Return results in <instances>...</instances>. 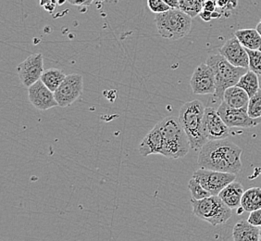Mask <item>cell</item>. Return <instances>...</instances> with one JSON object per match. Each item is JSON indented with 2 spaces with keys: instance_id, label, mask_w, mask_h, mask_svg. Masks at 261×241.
Instances as JSON below:
<instances>
[{
  "instance_id": "1",
  "label": "cell",
  "mask_w": 261,
  "mask_h": 241,
  "mask_svg": "<svg viewBox=\"0 0 261 241\" xmlns=\"http://www.w3.org/2000/svg\"><path fill=\"white\" fill-rule=\"evenodd\" d=\"M243 150L229 139L207 141L199 151L197 164L200 168L238 174L242 170Z\"/></svg>"
},
{
  "instance_id": "2",
  "label": "cell",
  "mask_w": 261,
  "mask_h": 241,
  "mask_svg": "<svg viewBox=\"0 0 261 241\" xmlns=\"http://www.w3.org/2000/svg\"><path fill=\"white\" fill-rule=\"evenodd\" d=\"M158 126L163 137V151L161 155L169 159L186 157L191 146L179 118L168 116L161 120Z\"/></svg>"
},
{
  "instance_id": "3",
  "label": "cell",
  "mask_w": 261,
  "mask_h": 241,
  "mask_svg": "<svg viewBox=\"0 0 261 241\" xmlns=\"http://www.w3.org/2000/svg\"><path fill=\"white\" fill-rule=\"evenodd\" d=\"M205 110L204 104L196 100L186 102L179 111L178 118L194 151H200L207 142L203 129Z\"/></svg>"
},
{
  "instance_id": "4",
  "label": "cell",
  "mask_w": 261,
  "mask_h": 241,
  "mask_svg": "<svg viewBox=\"0 0 261 241\" xmlns=\"http://www.w3.org/2000/svg\"><path fill=\"white\" fill-rule=\"evenodd\" d=\"M206 63L211 66L215 74L216 91L213 95V101H223L226 89L236 86L242 76L248 70L246 68L232 65L220 53L210 56Z\"/></svg>"
},
{
  "instance_id": "5",
  "label": "cell",
  "mask_w": 261,
  "mask_h": 241,
  "mask_svg": "<svg viewBox=\"0 0 261 241\" xmlns=\"http://www.w3.org/2000/svg\"><path fill=\"white\" fill-rule=\"evenodd\" d=\"M192 19L180 9H171L163 13L156 14L155 21L158 32L163 38L178 40L189 34Z\"/></svg>"
},
{
  "instance_id": "6",
  "label": "cell",
  "mask_w": 261,
  "mask_h": 241,
  "mask_svg": "<svg viewBox=\"0 0 261 241\" xmlns=\"http://www.w3.org/2000/svg\"><path fill=\"white\" fill-rule=\"evenodd\" d=\"M193 213L203 221L217 226L225 224L231 217V209L219 196H210L199 201L191 199Z\"/></svg>"
},
{
  "instance_id": "7",
  "label": "cell",
  "mask_w": 261,
  "mask_h": 241,
  "mask_svg": "<svg viewBox=\"0 0 261 241\" xmlns=\"http://www.w3.org/2000/svg\"><path fill=\"white\" fill-rule=\"evenodd\" d=\"M193 177L196 178L211 195L219 196L220 192L224 187L236 180V175L200 168L194 173Z\"/></svg>"
},
{
  "instance_id": "8",
  "label": "cell",
  "mask_w": 261,
  "mask_h": 241,
  "mask_svg": "<svg viewBox=\"0 0 261 241\" xmlns=\"http://www.w3.org/2000/svg\"><path fill=\"white\" fill-rule=\"evenodd\" d=\"M83 88V76L78 74L69 75L66 76L60 87L54 92L56 101L60 107L71 105L82 95Z\"/></svg>"
},
{
  "instance_id": "9",
  "label": "cell",
  "mask_w": 261,
  "mask_h": 241,
  "mask_svg": "<svg viewBox=\"0 0 261 241\" xmlns=\"http://www.w3.org/2000/svg\"><path fill=\"white\" fill-rule=\"evenodd\" d=\"M218 113L221 119L224 120L227 126L231 127H240V128H251L259 125L261 119H253L248 112L247 108L236 109L231 108L225 101H222L218 108Z\"/></svg>"
},
{
  "instance_id": "10",
  "label": "cell",
  "mask_w": 261,
  "mask_h": 241,
  "mask_svg": "<svg viewBox=\"0 0 261 241\" xmlns=\"http://www.w3.org/2000/svg\"><path fill=\"white\" fill-rule=\"evenodd\" d=\"M193 93L196 95H214L216 91L215 74L211 66L202 63L193 73L190 80Z\"/></svg>"
},
{
  "instance_id": "11",
  "label": "cell",
  "mask_w": 261,
  "mask_h": 241,
  "mask_svg": "<svg viewBox=\"0 0 261 241\" xmlns=\"http://www.w3.org/2000/svg\"><path fill=\"white\" fill-rule=\"evenodd\" d=\"M203 129L207 141L225 139L230 136V127L221 119L218 111L211 107L205 110Z\"/></svg>"
},
{
  "instance_id": "12",
  "label": "cell",
  "mask_w": 261,
  "mask_h": 241,
  "mask_svg": "<svg viewBox=\"0 0 261 241\" xmlns=\"http://www.w3.org/2000/svg\"><path fill=\"white\" fill-rule=\"evenodd\" d=\"M44 70V59L41 53L29 56L17 67L20 82L27 87L41 80Z\"/></svg>"
},
{
  "instance_id": "13",
  "label": "cell",
  "mask_w": 261,
  "mask_h": 241,
  "mask_svg": "<svg viewBox=\"0 0 261 241\" xmlns=\"http://www.w3.org/2000/svg\"><path fill=\"white\" fill-rule=\"evenodd\" d=\"M29 101L35 109L39 111H47L59 106L56 101L54 92L45 86L42 81H37L35 84L28 87Z\"/></svg>"
},
{
  "instance_id": "14",
  "label": "cell",
  "mask_w": 261,
  "mask_h": 241,
  "mask_svg": "<svg viewBox=\"0 0 261 241\" xmlns=\"http://www.w3.org/2000/svg\"><path fill=\"white\" fill-rule=\"evenodd\" d=\"M219 51L220 54L223 56L232 65L248 69L249 56L246 47L242 45L236 36L227 41Z\"/></svg>"
},
{
  "instance_id": "15",
  "label": "cell",
  "mask_w": 261,
  "mask_h": 241,
  "mask_svg": "<svg viewBox=\"0 0 261 241\" xmlns=\"http://www.w3.org/2000/svg\"><path fill=\"white\" fill-rule=\"evenodd\" d=\"M163 151V137L160 127L156 124L154 128L148 132L139 145V152L143 157L151 154H161Z\"/></svg>"
},
{
  "instance_id": "16",
  "label": "cell",
  "mask_w": 261,
  "mask_h": 241,
  "mask_svg": "<svg viewBox=\"0 0 261 241\" xmlns=\"http://www.w3.org/2000/svg\"><path fill=\"white\" fill-rule=\"evenodd\" d=\"M244 193L245 190L241 183L233 181L220 192L219 197L225 202L227 206L230 207L232 210L241 207L242 198Z\"/></svg>"
},
{
  "instance_id": "17",
  "label": "cell",
  "mask_w": 261,
  "mask_h": 241,
  "mask_svg": "<svg viewBox=\"0 0 261 241\" xmlns=\"http://www.w3.org/2000/svg\"><path fill=\"white\" fill-rule=\"evenodd\" d=\"M260 229L247 220H239L232 230L233 241H259Z\"/></svg>"
},
{
  "instance_id": "18",
  "label": "cell",
  "mask_w": 261,
  "mask_h": 241,
  "mask_svg": "<svg viewBox=\"0 0 261 241\" xmlns=\"http://www.w3.org/2000/svg\"><path fill=\"white\" fill-rule=\"evenodd\" d=\"M249 100L250 98L247 95L246 91L242 89L239 86H234L226 89L222 101H225L231 108L243 109L247 108Z\"/></svg>"
},
{
  "instance_id": "19",
  "label": "cell",
  "mask_w": 261,
  "mask_h": 241,
  "mask_svg": "<svg viewBox=\"0 0 261 241\" xmlns=\"http://www.w3.org/2000/svg\"><path fill=\"white\" fill-rule=\"evenodd\" d=\"M234 36L250 51H261V36L256 29H240L236 31Z\"/></svg>"
},
{
  "instance_id": "20",
  "label": "cell",
  "mask_w": 261,
  "mask_h": 241,
  "mask_svg": "<svg viewBox=\"0 0 261 241\" xmlns=\"http://www.w3.org/2000/svg\"><path fill=\"white\" fill-rule=\"evenodd\" d=\"M241 207L244 211L248 212L261 209L260 187H251L245 191L242 198Z\"/></svg>"
},
{
  "instance_id": "21",
  "label": "cell",
  "mask_w": 261,
  "mask_h": 241,
  "mask_svg": "<svg viewBox=\"0 0 261 241\" xmlns=\"http://www.w3.org/2000/svg\"><path fill=\"white\" fill-rule=\"evenodd\" d=\"M236 86L241 87L242 89L246 91L249 98L254 97L257 93V91L260 89L258 76L250 70H247L246 74L242 76Z\"/></svg>"
},
{
  "instance_id": "22",
  "label": "cell",
  "mask_w": 261,
  "mask_h": 241,
  "mask_svg": "<svg viewBox=\"0 0 261 241\" xmlns=\"http://www.w3.org/2000/svg\"><path fill=\"white\" fill-rule=\"evenodd\" d=\"M66 76H65L61 70L51 68V69L44 70L43 75L41 76V81L52 92H55L60 87L61 83L64 81Z\"/></svg>"
},
{
  "instance_id": "23",
  "label": "cell",
  "mask_w": 261,
  "mask_h": 241,
  "mask_svg": "<svg viewBox=\"0 0 261 241\" xmlns=\"http://www.w3.org/2000/svg\"><path fill=\"white\" fill-rule=\"evenodd\" d=\"M206 0H179V9L191 18L200 14Z\"/></svg>"
},
{
  "instance_id": "24",
  "label": "cell",
  "mask_w": 261,
  "mask_h": 241,
  "mask_svg": "<svg viewBox=\"0 0 261 241\" xmlns=\"http://www.w3.org/2000/svg\"><path fill=\"white\" fill-rule=\"evenodd\" d=\"M188 188L191 193V199L199 201L207 197L212 196L208 191L206 190L200 183L196 180V178L192 177L191 180L188 183Z\"/></svg>"
},
{
  "instance_id": "25",
  "label": "cell",
  "mask_w": 261,
  "mask_h": 241,
  "mask_svg": "<svg viewBox=\"0 0 261 241\" xmlns=\"http://www.w3.org/2000/svg\"><path fill=\"white\" fill-rule=\"evenodd\" d=\"M247 112L253 119L261 118V89L257 91L256 95L250 98L247 106Z\"/></svg>"
},
{
  "instance_id": "26",
  "label": "cell",
  "mask_w": 261,
  "mask_h": 241,
  "mask_svg": "<svg viewBox=\"0 0 261 241\" xmlns=\"http://www.w3.org/2000/svg\"><path fill=\"white\" fill-rule=\"evenodd\" d=\"M249 56V67L248 69L254 71L256 75L261 76V51L246 50Z\"/></svg>"
},
{
  "instance_id": "27",
  "label": "cell",
  "mask_w": 261,
  "mask_h": 241,
  "mask_svg": "<svg viewBox=\"0 0 261 241\" xmlns=\"http://www.w3.org/2000/svg\"><path fill=\"white\" fill-rule=\"evenodd\" d=\"M147 6L149 10L155 14L163 13L171 9V7L167 5L163 0H147Z\"/></svg>"
},
{
  "instance_id": "28",
  "label": "cell",
  "mask_w": 261,
  "mask_h": 241,
  "mask_svg": "<svg viewBox=\"0 0 261 241\" xmlns=\"http://www.w3.org/2000/svg\"><path fill=\"white\" fill-rule=\"evenodd\" d=\"M217 9L221 10L222 12L233 10L237 7L238 0H215Z\"/></svg>"
},
{
  "instance_id": "29",
  "label": "cell",
  "mask_w": 261,
  "mask_h": 241,
  "mask_svg": "<svg viewBox=\"0 0 261 241\" xmlns=\"http://www.w3.org/2000/svg\"><path fill=\"white\" fill-rule=\"evenodd\" d=\"M248 223H250L253 226L260 227L261 226V209L253 211L250 212L247 219Z\"/></svg>"
},
{
  "instance_id": "30",
  "label": "cell",
  "mask_w": 261,
  "mask_h": 241,
  "mask_svg": "<svg viewBox=\"0 0 261 241\" xmlns=\"http://www.w3.org/2000/svg\"><path fill=\"white\" fill-rule=\"evenodd\" d=\"M203 10L214 12L217 10V5L215 0H206L203 6Z\"/></svg>"
},
{
  "instance_id": "31",
  "label": "cell",
  "mask_w": 261,
  "mask_h": 241,
  "mask_svg": "<svg viewBox=\"0 0 261 241\" xmlns=\"http://www.w3.org/2000/svg\"><path fill=\"white\" fill-rule=\"evenodd\" d=\"M71 5L74 6H90L94 0H67Z\"/></svg>"
},
{
  "instance_id": "32",
  "label": "cell",
  "mask_w": 261,
  "mask_h": 241,
  "mask_svg": "<svg viewBox=\"0 0 261 241\" xmlns=\"http://www.w3.org/2000/svg\"><path fill=\"white\" fill-rule=\"evenodd\" d=\"M199 16H200L201 19L205 21H211L212 20V12L207 11V10H202Z\"/></svg>"
},
{
  "instance_id": "33",
  "label": "cell",
  "mask_w": 261,
  "mask_h": 241,
  "mask_svg": "<svg viewBox=\"0 0 261 241\" xmlns=\"http://www.w3.org/2000/svg\"><path fill=\"white\" fill-rule=\"evenodd\" d=\"M58 5V0H53V1H51L50 3H48V4H46V5L44 6L43 8L45 9L46 11H48V12H53L56 9V6Z\"/></svg>"
},
{
  "instance_id": "34",
  "label": "cell",
  "mask_w": 261,
  "mask_h": 241,
  "mask_svg": "<svg viewBox=\"0 0 261 241\" xmlns=\"http://www.w3.org/2000/svg\"><path fill=\"white\" fill-rule=\"evenodd\" d=\"M171 9H179V0H163Z\"/></svg>"
},
{
  "instance_id": "35",
  "label": "cell",
  "mask_w": 261,
  "mask_h": 241,
  "mask_svg": "<svg viewBox=\"0 0 261 241\" xmlns=\"http://www.w3.org/2000/svg\"><path fill=\"white\" fill-rule=\"evenodd\" d=\"M221 14H222L221 12H219V11L216 10V11L212 12V19H220L221 16H222Z\"/></svg>"
},
{
  "instance_id": "36",
  "label": "cell",
  "mask_w": 261,
  "mask_h": 241,
  "mask_svg": "<svg viewBox=\"0 0 261 241\" xmlns=\"http://www.w3.org/2000/svg\"><path fill=\"white\" fill-rule=\"evenodd\" d=\"M51 1H53V0H40V6L41 7H44L46 4L50 3Z\"/></svg>"
},
{
  "instance_id": "37",
  "label": "cell",
  "mask_w": 261,
  "mask_h": 241,
  "mask_svg": "<svg viewBox=\"0 0 261 241\" xmlns=\"http://www.w3.org/2000/svg\"><path fill=\"white\" fill-rule=\"evenodd\" d=\"M256 30L258 32V34H259L261 36V21H259V23L256 26Z\"/></svg>"
},
{
  "instance_id": "38",
  "label": "cell",
  "mask_w": 261,
  "mask_h": 241,
  "mask_svg": "<svg viewBox=\"0 0 261 241\" xmlns=\"http://www.w3.org/2000/svg\"><path fill=\"white\" fill-rule=\"evenodd\" d=\"M67 0H58V4L59 5H62V4H64Z\"/></svg>"
},
{
  "instance_id": "39",
  "label": "cell",
  "mask_w": 261,
  "mask_h": 241,
  "mask_svg": "<svg viewBox=\"0 0 261 241\" xmlns=\"http://www.w3.org/2000/svg\"><path fill=\"white\" fill-rule=\"evenodd\" d=\"M259 229H260V235H259V241H261V226L259 227Z\"/></svg>"
},
{
  "instance_id": "40",
  "label": "cell",
  "mask_w": 261,
  "mask_h": 241,
  "mask_svg": "<svg viewBox=\"0 0 261 241\" xmlns=\"http://www.w3.org/2000/svg\"><path fill=\"white\" fill-rule=\"evenodd\" d=\"M260 21H261V20H260Z\"/></svg>"
}]
</instances>
